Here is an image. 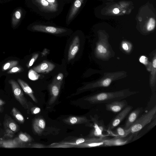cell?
Returning <instances> with one entry per match:
<instances>
[{"label":"cell","instance_id":"f546056e","mask_svg":"<svg viewBox=\"0 0 156 156\" xmlns=\"http://www.w3.org/2000/svg\"><path fill=\"white\" fill-rule=\"evenodd\" d=\"M39 56V54L36 53L33 55L31 59L27 64V67L29 68L31 67L37 60Z\"/></svg>","mask_w":156,"mask_h":156},{"label":"cell","instance_id":"1f68e13d","mask_svg":"<svg viewBox=\"0 0 156 156\" xmlns=\"http://www.w3.org/2000/svg\"><path fill=\"white\" fill-rule=\"evenodd\" d=\"M112 82V80L109 78L104 80L101 83L103 87H107L109 86Z\"/></svg>","mask_w":156,"mask_h":156},{"label":"cell","instance_id":"d6a6232c","mask_svg":"<svg viewBox=\"0 0 156 156\" xmlns=\"http://www.w3.org/2000/svg\"><path fill=\"white\" fill-rule=\"evenodd\" d=\"M30 147L36 148H44L47 147H48L44 144L39 143H35L32 144L30 146Z\"/></svg>","mask_w":156,"mask_h":156},{"label":"cell","instance_id":"7a4b0ae2","mask_svg":"<svg viewBox=\"0 0 156 156\" xmlns=\"http://www.w3.org/2000/svg\"><path fill=\"white\" fill-rule=\"evenodd\" d=\"M137 92L130 91L128 90L112 92H102L97 94L84 99V100L91 105L110 103L115 101L121 100Z\"/></svg>","mask_w":156,"mask_h":156},{"label":"cell","instance_id":"d4e9b609","mask_svg":"<svg viewBox=\"0 0 156 156\" xmlns=\"http://www.w3.org/2000/svg\"><path fill=\"white\" fill-rule=\"evenodd\" d=\"M17 60H12L4 64L2 67V70L5 71L9 70L13 67L16 66L18 63Z\"/></svg>","mask_w":156,"mask_h":156},{"label":"cell","instance_id":"9c48e42d","mask_svg":"<svg viewBox=\"0 0 156 156\" xmlns=\"http://www.w3.org/2000/svg\"><path fill=\"white\" fill-rule=\"evenodd\" d=\"M133 108V107L127 105L110 121L107 126L108 132L117 126L126 117Z\"/></svg>","mask_w":156,"mask_h":156},{"label":"cell","instance_id":"4316f807","mask_svg":"<svg viewBox=\"0 0 156 156\" xmlns=\"http://www.w3.org/2000/svg\"><path fill=\"white\" fill-rule=\"evenodd\" d=\"M28 77L32 80H37L40 77V75L33 69H30L28 72Z\"/></svg>","mask_w":156,"mask_h":156},{"label":"cell","instance_id":"9a60e30c","mask_svg":"<svg viewBox=\"0 0 156 156\" xmlns=\"http://www.w3.org/2000/svg\"><path fill=\"white\" fill-rule=\"evenodd\" d=\"M105 138L91 137L89 141L75 146L77 147L85 148L104 146Z\"/></svg>","mask_w":156,"mask_h":156},{"label":"cell","instance_id":"2e32d148","mask_svg":"<svg viewBox=\"0 0 156 156\" xmlns=\"http://www.w3.org/2000/svg\"><path fill=\"white\" fill-rule=\"evenodd\" d=\"M1 147L6 148L25 147L26 144L20 141L17 137L13 140H0Z\"/></svg>","mask_w":156,"mask_h":156},{"label":"cell","instance_id":"603a6c76","mask_svg":"<svg viewBox=\"0 0 156 156\" xmlns=\"http://www.w3.org/2000/svg\"><path fill=\"white\" fill-rule=\"evenodd\" d=\"M17 138L20 141L26 144L31 142L33 140L32 137L26 133H20Z\"/></svg>","mask_w":156,"mask_h":156},{"label":"cell","instance_id":"8fae6325","mask_svg":"<svg viewBox=\"0 0 156 156\" xmlns=\"http://www.w3.org/2000/svg\"><path fill=\"white\" fill-rule=\"evenodd\" d=\"M106 110L114 113H117L120 112L128 105V102L124 99L118 101H115L110 103L105 104Z\"/></svg>","mask_w":156,"mask_h":156},{"label":"cell","instance_id":"ab89813d","mask_svg":"<svg viewBox=\"0 0 156 156\" xmlns=\"http://www.w3.org/2000/svg\"><path fill=\"white\" fill-rule=\"evenodd\" d=\"M119 12V10L117 8H114L113 10V12L115 14H118Z\"/></svg>","mask_w":156,"mask_h":156},{"label":"cell","instance_id":"484cf974","mask_svg":"<svg viewBox=\"0 0 156 156\" xmlns=\"http://www.w3.org/2000/svg\"><path fill=\"white\" fill-rule=\"evenodd\" d=\"M91 138V137H90L88 138H79L76 140L75 141L73 142H70V143H67L65 144H66L69 145L70 146H75L76 145H79L82 143L87 141L89 140Z\"/></svg>","mask_w":156,"mask_h":156},{"label":"cell","instance_id":"d590c367","mask_svg":"<svg viewBox=\"0 0 156 156\" xmlns=\"http://www.w3.org/2000/svg\"><path fill=\"white\" fill-rule=\"evenodd\" d=\"M97 49L98 51L101 53H105L107 52L106 49L101 45H98Z\"/></svg>","mask_w":156,"mask_h":156},{"label":"cell","instance_id":"836d02e7","mask_svg":"<svg viewBox=\"0 0 156 156\" xmlns=\"http://www.w3.org/2000/svg\"><path fill=\"white\" fill-rule=\"evenodd\" d=\"M30 111L33 115H36L39 113L41 111L40 108L37 107H33L31 108Z\"/></svg>","mask_w":156,"mask_h":156},{"label":"cell","instance_id":"7402d4cb","mask_svg":"<svg viewBox=\"0 0 156 156\" xmlns=\"http://www.w3.org/2000/svg\"><path fill=\"white\" fill-rule=\"evenodd\" d=\"M108 133L114 137H125L127 136L126 129L121 127H118L115 132L111 131Z\"/></svg>","mask_w":156,"mask_h":156},{"label":"cell","instance_id":"d6986e66","mask_svg":"<svg viewBox=\"0 0 156 156\" xmlns=\"http://www.w3.org/2000/svg\"><path fill=\"white\" fill-rule=\"evenodd\" d=\"M18 82L24 92L27 94L35 103H37V99L34 96L33 90L29 85L20 79H18Z\"/></svg>","mask_w":156,"mask_h":156},{"label":"cell","instance_id":"ee69618b","mask_svg":"<svg viewBox=\"0 0 156 156\" xmlns=\"http://www.w3.org/2000/svg\"><path fill=\"white\" fill-rule=\"evenodd\" d=\"M0 147H1V146H0Z\"/></svg>","mask_w":156,"mask_h":156},{"label":"cell","instance_id":"7bdbcfd3","mask_svg":"<svg viewBox=\"0 0 156 156\" xmlns=\"http://www.w3.org/2000/svg\"><path fill=\"white\" fill-rule=\"evenodd\" d=\"M66 4L71 3L73 0H64Z\"/></svg>","mask_w":156,"mask_h":156},{"label":"cell","instance_id":"e0dca14e","mask_svg":"<svg viewBox=\"0 0 156 156\" xmlns=\"http://www.w3.org/2000/svg\"><path fill=\"white\" fill-rule=\"evenodd\" d=\"M55 65L50 62L44 61L34 67L33 69L37 73H47L52 70Z\"/></svg>","mask_w":156,"mask_h":156},{"label":"cell","instance_id":"8d00e7d4","mask_svg":"<svg viewBox=\"0 0 156 156\" xmlns=\"http://www.w3.org/2000/svg\"><path fill=\"white\" fill-rule=\"evenodd\" d=\"M147 58L145 56H142L140 59V62L144 64H146L147 63Z\"/></svg>","mask_w":156,"mask_h":156},{"label":"cell","instance_id":"b9f144b4","mask_svg":"<svg viewBox=\"0 0 156 156\" xmlns=\"http://www.w3.org/2000/svg\"><path fill=\"white\" fill-rule=\"evenodd\" d=\"M153 66L154 68L156 67V59L155 58L153 62Z\"/></svg>","mask_w":156,"mask_h":156},{"label":"cell","instance_id":"83f0119b","mask_svg":"<svg viewBox=\"0 0 156 156\" xmlns=\"http://www.w3.org/2000/svg\"><path fill=\"white\" fill-rule=\"evenodd\" d=\"M155 21L153 18H150L147 24V28L149 31L153 30L155 27Z\"/></svg>","mask_w":156,"mask_h":156},{"label":"cell","instance_id":"277c9868","mask_svg":"<svg viewBox=\"0 0 156 156\" xmlns=\"http://www.w3.org/2000/svg\"><path fill=\"white\" fill-rule=\"evenodd\" d=\"M33 31L42 32L55 34L66 33L70 30L66 28L53 26L41 22L35 23L30 26Z\"/></svg>","mask_w":156,"mask_h":156},{"label":"cell","instance_id":"74e56055","mask_svg":"<svg viewBox=\"0 0 156 156\" xmlns=\"http://www.w3.org/2000/svg\"><path fill=\"white\" fill-rule=\"evenodd\" d=\"M5 104V102L2 100L0 99V112L2 110L3 105Z\"/></svg>","mask_w":156,"mask_h":156},{"label":"cell","instance_id":"7c38bea8","mask_svg":"<svg viewBox=\"0 0 156 156\" xmlns=\"http://www.w3.org/2000/svg\"><path fill=\"white\" fill-rule=\"evenodd\" d=\"M63 122L70 125H74L81 124H87L91 126V120L88 119L85 116H69L62 120Z\"/></svg>","mask_w":156,"mask_h":156},{"label":"cell","instance_id":"3957f363","mask_svg":"<svg viewBox=\"0 0 156 156\" xmlns=\"http://www.w3.org/2000/svg\"><path fill=\"white\" fill-rule=\"evenodd\" d=\"M155 117H156V105L147 112L139 117L133 125L126 129L127 136L130 134L138 132Z\"/></svg>","mask_w":156,"mask_h":156},{"label":"cell","instance_id":"4fadbf2b","mask_svg":"<svg viewBox=\"0 0 156 156\" xmlns=\"http://www.w3.org/2000/svg\"><path fill=\"white\" fill-rule=\"evenodd\" d=\"M144 110L143 107H138L129 113L125 122L124 128L125 129H127L130 128L143 112Z\"/></svg>","mask_w":156,"mask_h":156},{"label":"cell","instance_id":"6da1fadb","mask_svg":"<svg viewBox=\"0 0 156 156\" xmlns=\"http://www.w3.org/2000/svg\"><path fill=\"white\" fill-rule=\"evenodd\" d=\"M28 4L37 14L50 20L61 13L66 3L64 0H28Z\"/></svg>","mask_w":156,"mask_h":156},{"label":"cell","instance_id":"30bf717a","mask_svg":"<svg viewBox=\"0 0 156 156\" xmlns=\"http://www.w3.org/2000/svg\"><path fill=\"white\" fill-rule=\"evenodd\" d=\"M62 82H58L54 79L52 82L48 86L50 94V98L48 104L51 105L53 104L56 101L59 95Z\"/></svg>","mask_w":156,"mask_h":156},{"label":"cell","instance_id":"5bb4252c","mask_svg":"<svg viewBox=\"0 0 156 156\" xmlns=\"http://www.w3.org/2000/svg\"><path fill=\"white\" fill-rule=\"evenodd\" d=\"M80 39L78 35H76L73 38L69 47L68 55V60L70 61L73 58L79 51Z\"/></svg>","mask_w":156,"mask_h":156},{"label":"cell","instance_id":"8992f818","mask_svg":"<svg viewBox=\"0 0 156 156\" xmlns=\"http://www.w3.org/2000/svg\"><path fill=\"white\" fill-rule=\"evenodd\" d=\"M138 132L130 134L125 137H114L110 139H105L104 146H122L127 144L136 140L140 136Z\"/></svg>","mask_w":156,"mask_h":156},{"label":"cell","instance_id":"44dd1931","mask_svg":"<svg viewBox=\"0 0 156 156\" xmlns=\"http://www.w3.org/2000/svg\"><path fill=\"white\" fill-rule=\"evenodd\" d=\"M23 11L21 9L16 10L13 15L12 18V24L13 27H16L19 23L22 17Z\"/></svg>","mask_w":156,"mask_h":156},{"label":"cell","instance_id":"ba28073f","mask_svg":"<svg viewBox=\"0 0 156 156\" xmlns=\"http://www.w3.org/2000/svg\"><path fill=\"white\" fill-rule=\"evenodd\" d=\"M85 0H73L66 17V22L69 25L77 17L80 11Z\"/></svg>","mask_w":156,"mask_h":156},{"label":"cell","instance_id":"f1b7e54d","mask_svg":"<svg viewBox=\"0 0 156 156\" xmlns=\"http://www.w3.org/2000/svg\"><path fill=\"white\" fill-rule=\"evenodd\" d=\"M23 70V69L21 67L16 66L9 69L7 72V73L12 74L20 73L22 72Z\"/></svg>","mask_w":156,"mask_h":156},{"label":"cell","instance_id":"5b68a950","mask_svg":"<svg viewBox=\"0 0 156 156\" xmlns=\"http://www.w3.org/2000/svg\"><path fill=\"white\" fill-rule=\"evenodd\" d=\"M90 119L91 121L92 122L91 126L92 129L89 134V137L105 138V137L107 136L105 133L108 132L103 120H99L98 116L91 117Z\"/></svg>","mask_w":156,"mask_h":156},{"label":"cell","instance_id":"f35d334b","mask_svg":"<svg viewBox=\"0 0 156 156\" xmlns=\"http://www.w3.org/2000/svg\"><path fill=\"white\" fill-rule=\"evenodd\" d=\"M122 48L125 50H128L129 48L128 45L126 43H124L122 44Z\"/></svg>","mask_w":156,"mask_h":156},{"label":"cell","instance_id":"60d3db41","mask_svg":"<svg viewBox=\"0 0 156 156\" xmlns=\"http://www.w3.org/2000/svg\"><path fill=\"white\" fill-rule=\"evenodd\" d=\"M48 51L46 49H45L43 51L42 53V56H44L45 55L47 54L48 53Z\"/></svg>","mask_w":156,"mask_h":156},{"label":"cell","instance_id":"ac0fdd59","mask_svg":"<svg viewBox=\"0 0 156 156\" xmlns=\"http://www.w3.org/2000/svg\"><path fill=\"white\" fill-rule=\"evenodd\" d=\"M45 122L42 118H38L35 119L33 123V128L34 132L39 135L42 133L45 127Z\"/></svg>","mask_w":156,"mask_h":156},{"label":"cell","instance_id":"52a82bcc","mask_svg":"<svg viewBox=\"0 0 156 156\" xmlns=\"http://www.w3.org/2000/svg\"><path fill=\"white\" fill-rule=\"evenodd\" d=\"M8 82L11 85L12 92L16 99L24 108L28 109L29 108L28 102L18 83L13 79L9 80Z\"/></svg>","mask_w":156,"mask_h":156},{"label":"cell","instance_id":"cb8c5ba5","mask_svg":"<svg viewBox=\"0 0 156 156\" xmlns=\"http://www.w3.org/2000/svg\"><path fill=\"white\" fill-rule=\"evenodd\" d=\"M12 112L13 116L19 122L23 123L25 121V119L20 112L16 108L14 107L12 108Z\"/></svg>","mask_w":156,"mask_h":156},{"label":"cell","instance_id":"e575fe53","mask_svg":"<svg viewBox=\"0 0 156 156\" xmlns=\"http://www.w3.org/2000/svg\"><path fill=\"white\" fill-rule=\"evenodd\" d=\"M63 74L61 73H59L55 76L54 79L58 82L62 83Z\"/></svg>","mask_w":156,"mask_h":156},{"label":"cell","instance_id":"4dcf8cb0","mask_svg":"<svg viewBox=\"0 0 156 156\" xmlns=\"http://www.w3.org/2000/svg\"><path fill=\"white\" fill-rule=\"evenodd\" d=\"M147 127V131H149L155 126L156 124V117L153 119L149 123Z\"/></svg>","mask_w":156,"mask_h":156},{"label":"cell","instance_id":"ffe728a7","mask_svg":"<svg viewBox=\"0 0 156 156\" xmlns=\"http://www.w3.org/2000/svg\"><path fill=\"white\" fill-rule=\"evenodd\" d=\"M5 130H8L15 133L19 130L18 125L12 119L6 120L4 124Z\"/></svg>","mask_w":156,"mask_h":156}]
</instances>
